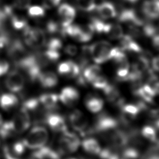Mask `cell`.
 <instances>
[{
    "label": "cell",
    "instance_id": "obj_1",
    "mask_svg": "<svg viewBox=\"0 0 159 159\" xmlns=\"http://www.w3.org/2000/svg\"><path fill=\"white\" fill-rule=\"evenodd\" d=\"M120 126L118 119L107 112L99 113L94 119V123L89 126V135L107 134Z\"/></svg>",
    "mask_w": 159,
    "mask_h": 159
},
{
    "label": "cell",
    "instance_id": "obj_2",
    "mask_svg": "<svg viewBox=\"0 0 159 159\" xmlns=\"http://www.w3.org/2000/svg\"><path fill=\"white\" fill-rule=\"evenodd\" d=\"M48 137L47 129L39 124L32 127L22 140L26 148L35 150L45 145Z\"/></svg>",
    "mask_w": 159,
    "mask_h": 159
},
{
    "label": "cell",
    "instance_id": "obj_3",
    "mask_svg": "<svg viewBox=\"0 0 159 159\" xmlns=\"http://www.w3.org/2000/svg\"><path fill=\"white\" fill-rule=\"evenodd\" d=\"M89 48L91 58L96 64L104 63L112 58L114 47L107 41L94 42L89 45Z\"/></svg>",
    "mask_w": 159,
    "mask_h": 159
},
{
    "label": "cell",
    "instance_id": "obj_4",
    "mask_svg": "<svg viewBox=\"0 0 159 159\" xmlns=\"http://www.w3.org/2000/svg\"><path fill=\"white\" fill-rule=\"evenodd\" d=\"M81 145L78 135L68 130L61 134L57 142V151L61 155L70 154L77 151Z\"/></svg>",
    "mask_w": 159,
    "mask_h": 159
},
{
    "label": "cell",
    "instance_id": "obj_5",
    "mask_svg": "<svg viewBox=\"0 0 159 159\" xmlns=\"http://www.w3.org/2000/svg\"><path fill=\"white\" fill-rule=\"evenodd\" d=\"M23 37L25 43L34 49L43 47L47 42L45 32L39 27H31L28 25L23 30Z\"/></svg>",
    "mask_w": 159,
    "mask_h": 159
},
{
    "label": "cell",
    "instance_id": "obj_6",
    "mask_svg": "<svg viewBox=\"0 0 159 159\" xmlns=\"http://www.w3.org/2000/svg\"><path fill=\"white\" fill-rule=\"evenodd\" d=\"M116 16L119 22L129 25L142 26L147 22V19L142 12L134 8L122 9L119 13H117Z\"/></svg>",
    "mask_w": 159,
    "mask_h": 159
},
{
    "label": "cell",
    "instance_id": "obj_7",
    "mask_svg": "<svg viewBox=\"0 0 159 159\" xmlns=\"http://www.w3.org/2000/svg\"><path fill=\"white\" fill-rule=\"evenodd\" d=\"M70 126L81 136L86 137L89 127V120L84 114L79 109L73 110L68 116Z\"/></svg>",
    "mask_w": 159,
    "mask_h": 159
},
{
    "label": "cell",
    "instance_id": "obj_8",
    "mask_svg": "<svg viewBox=\"0 0 159 159\" xmlns=\"http://www.w3.org/2000/svg\"><path fill=\"white\" fill-rule=\"evenodd\" d=\"M43 124H45L49 129L52 131L57 133H63L68 130V126L65 117L56 112H47L44 119Z\"/></svg>",
    "mask_w": 159,
    "mask_h": 159
},
{
    "label": "cell",
    "instance_id": "obj_9",
    "mask_svg": "<svg viewBox=\"0 0 159 159\" xmlns=\"http://www.w3.org/2000/svg\"><path fill=\"white\" fill-rule=\"evenodd\" d=\"M28 54L24 43L18 39L11 40L7 45V55L14 65L19 63Z\"/></svg>",
    "mask_w": 159,
    "mask_h": 159
},
{
    "label": "cell",
    "instance_id": "obj_10",
    "mask_svg": "<svg viewBox=\"0 0 159 159\" xmlns=\"http://www.w3.org/2000/svg\"><path fill=\"white\" fill-rule=\"evenodd\" d=\"M4 84L6 88L11 92L20 93L24 88V76L18 70H12L7 74L4 81Z\"/></svg>",
    "mask_w": 159,
    "mask_h": 159
},
{
    "label": "cell",
    "instance_id": "obj_11",
    "mask_svg": "<svg viewBox=\"0 0 159 159\" xmlns=\"http://www.w3.org/2000/svg\"><path fill=\"white\" fill-rule=\"evenodd\" d=\"M11 121L16 133L22 134L29 128L31 124V117L25 110L21 107L14 115Z\"/></svg>",
    "mask_w": 159,
    "mask_h": 159
},
{
    "label": "cell",
    "instance_id": "obj_12",
    "mask_svg": "<svg viewBox=\"0 0 159 159\" xmlns=\"http://www.w3.org/2000/svg\"><path fill=\"white\" fill-rule=\"evenodd\" d=\"M57 71L60 75L69 79H75L81 73L79 65L73 60H66L60 63Z\"/></svg>",
    "mask_w": 159,
    "mask_h": 159
},
{
    "label": "cell",
    "instance_id": "obj_13",
    "mask_svg": "<svg viewBox=\"0 0 159 159\" xmlns=\"http://www.w3.org/2000/svg\"><path fill=\"white\" fill-rule=\"evenodd\" d=\"M59 101L67 107L75 106L80 99L78 90L73 86H66L62 88L58 94Z\"/></svg>",
    "mask_w": 159,
    "mask_h": 159
},
{
    "label": "cell",
    "instance_id": "obj_14",
    "mask_svg": "<svg viewBox=\"0 0 159 159\" xmlns=\"http://www.w3.org/2000/svg\"><path fill=\"white\" fill-rule=\"evenodd\" d=\"M60 24L62 27H65L72 23L76 16V10L74 7L67 3H63L57 11Z\"/></svg>",
    "mask_w": 159,
    "mask_h": 159
},
{
    "label": "cell",
    "instance_id": "obj_15",
    "mask_svg": "<svg viewBox=\"0 0 159 159\" xmlns=\"http://www.w3.org/2000/svg\"><path fill=\"white\" fill-rule=\"evenodd\" d=\"M119 47L125 53L139 55L143 51L141 46L129 34L123 35L120 39V44Z\"/></svg>",
    "mask_w": 159,
    "mask_h": 159
},
{
    "label": "cell",
    "instance_id": "obj_16",
    "mask_svg": "<svg viewBox=\"0 0 159 159\" xmlns=\"http://www.w3.org/2000/svg\"><path fill=\"white\" fill-rule=\"evenodd\" d=\"M107 100L116 107H120L124 103V98L122 97L119 88L113 84H109L102 90Z\"/></svg>",
    "mask_w": 159,
    "mask_h": 159
},
{
    "label": "cell",
    "instance_id": "obj_17",
    "mask_svg": "<svg viewBox=\"0 0 159 159\" xmlns=\"http://www.w3.org/2000/svg\"><path fill=\"white\" fill-rule=\"evenodd\" d=\"M141 12L147 19L159 18V0H145L142 6Z\"/></svg>",
    "mask_w": 159,
    "mask_h": 159
},
{
    "label": "cell",
    "instance_id": "obj_18",
    "mask_svg": "<svg viewBox=\"0 0 159 159\" xmlns=\"http://www.w3.org/2000/svg\"><path fill=\"white\" fill-rule=\"evenodd\" d=\"M39 98L42 107L48 112H53L58 107V94L48 93L41 94Z\"/></svg>",
    "mask_w": 159,
    "mask_h": 159
},
{
    "label": "cell",
    "instance_id": "obj_19",
    "mask_svg": "<svg viewBox=\"0 0 159 159\" xmlns=\"http://www.w3.org/2000/svg\"><path fill=\"white\" fill-rule=\"evenodd\" d=\"M32 157L35 159H61V155L57 150L46 145L35 149Z\"/></svg>",
    "mask_w": 159,
    "mask_h": 159
},
{
    "label": "cell",
    "instance_id": "obj_20",
    "mask_svg": "<svg viewBox=\"0 0 159 159\" xmlns=\"http://www.w3.org/2000/svg\"><path fill=\"white\" fill-rule=\"evenodd\" d=\"M84 105L91 112L96 114L102 111L104 102L103 99L98 95L89 94L84 98Z\"/></svg>",
    "mask_w": 159,
    "mask_h": 159
},
{
    "label": "cell",
    "instance_id": "obj_21",
    "mask_svg": "<svg viewBox=\"0 0 159 159\" xmlns=\"http://www.w3.org/2000/svg\"><path fill=\"white\" fill-rule=\"evenodd\" d=\"M37 81L42 88L49 89L56 86L58 83V78L55 73L52 71H42Z\"/></svg>",
    "mask_w": 159,
    "mask_h": 159
},
{
    "label": "cell",
    "instance_id": "obj_22",
    "mask_svg": "<svg viewBox=\"0 0 159 159\" xmlns=\"http://www.w3.org/2000/svg\"><path fill=\"white\" fill-rule=\"evenodd\" d=\"M81 145L86 153L93 155H98L102 149L98 140L91 137L84 138L81 142Z\"/></svg>",
    "mask_w": 159,
    "mask_h": 159
},
{
    "label": "cell",
    "instance_id": "obj_23",
    "mask_svg": "<svg viewBox=\"0 0 159 159\" xmlns=\"http://www.w3.org/2000/svg\"><path fill=\"white\" fill-rule=\"evenodd\" d=\"M99 16L102 19H111L117 16V10L114 5L111 2H103L96 9Z\"/></svg>",
    "mask_w": 159,
    "mask_h": 159
},
{
    "label": "cell",
    "instance_id": "obj_24",
    "mask_svg": "<svg viewBox=\"0 0 159 159\" xmlns=\"http://www.w3.org/2000/svg\"><path fill=\"white\" fill-rule=\"evenodd\" d=\"M19 104L18 98L12 93H5L0 97V106L5 111H11Z\"/></svg>",
    "mask_w": 159,
    "mask_h": 159
},
{
    "label": "cell",
    "instance_id": "obj_25",
    "mask_svg": "<svg viewBox=\"0 0 159 159\" xmlns=\"http://www.w3.org/2000/svg\"><path fill=\"white\" fill-rule=\"evenodd\" d=\"M103 34L106 35L111 40L120 39L124 35L121 25L117 24L106 22Z\"/></svg>",
    "mask_w": 159,
    "mask_h": 159
},
{
    "label": "cell",
    "instance_id": "obj_26",
    "mask_svg": "<svg viewBox=\"0 0 159 159\" xmlns=\"http://www.w3.org/2000/svg\"><path fill=\"white\" fill-rule=\"evenodd\" d=\"M102 73L101 68L98 64H91L86 66L82 71L81 75L85 81L89 83L94 78Z\"/></svg>",
    "mask_w": 159,
    "mask_h": 159
},
{
    "label": "cell",
    "instance_id": "obj_27",
    "mask_svg": "<svg viewBox=\"0 0 159 159\" xmlns=\"http://www.w3.org/2000/svg\"><path fill=\"white\" fill-rule=\"evenodd\" d=\"M17 134L14 129L12 122L11 120L2 122L0 124V139L7 140Z\"/></svg>",
    "mask_w": 159,
    "mask_h": 159
},
{
    "label": "cell",
    "instance_id": "obj_28",
    "mask_svg": "<svg viewBox=\"0 0 159 159\" xmlns=\"http://www.w3.org/2000/svg\"><path fill=\"white\" fill-rule=\"evenodd\" d=\"M140 135L143 138L147 139L152 143L155 142L158 138V132L156 128L150 125L143 126L140 130Z\"/></svg>",
    "mask_w": 159,
    "mask_h": 159
},
{
    "label": "cell",
    "instance_id": "obj_29",
    "mask_svg": "<svg viewBox=\"0 0 159 159\" xmlns=\"http://www.w3.org/2000/svg\"><path fill=\"white\" fill-rule=\"evenodd\" d=\"M11 23L12 27L16 30H24L26 27L28 26L27 21L23 16L12 14L10 18Z\"/></svg>",
    "mask_w": 159,
    "mask_h": 159
},
{
    "label": "cell",
    "instance_id": "obj_30",
    "mask_svg": "<svg viewBox=\"0 0 159 159\" xmlns=\"http://www.w3.org/2000/svg\"><path fill=\"white\" fill-rule=\"evenodd\" d=\"M76 4L81 11L90 12L96 9L94 0H75Z\"/></svg>",
    "mask_w": 159,
    "mask_h": 159
},
{
    "label": "cell",
    "instance_id": "obj_31",
    "mask_svg": "<svg viewBox=\"0 0 159 159\" xmlns=\"http://www.w3.org/2000/svg\"><path fill=\"white\" fill-rule=\"evenodd\" d=\"M89 83L94 88L102 91L109 84V82L107 78L101 73Z\"/></svg>",
    "mask_w": 159,
    "mask_h": 159
},
{
    "label": "cell",
    "instance_id": "obj_32",
    "mask_svg": "<svg viewBox=\"0 0 159 159\" xmlns=\"http://www.w3.org/2000/svg\"><path fill=\"white\" fill-rule=\"evenodd\" d=\"M142 27V34L145 37L152 38L159 33L158 28L152 23L146 22Z\"/></svg>",
    "mask_w": 159,
    "mask_h": 159
},
{
    "label": "cell",
    "instance_id": "obj_33",
    "mask_svg": "<svg viewBox=\"0 0 159 159\" xmlns=\"http://www.w3.org/2000/svg\"><path fill=\"white\" fill-rule=\"evenodd\" d=\"M62 28L60 22H57L53 20H48L45 25L46 32L51 35L59 34L61 35Z\"/></svg>",
    "mask_w": 159,
    "mask_h": 159
},
{
    "label": "cell",
    "instance_id": "obj_34",
    "mask_svg": "<svg viewBox=\"0 0 159 159\" xmlns=\"http://www.w3.org/2000/svg\"><path fill=\"white\" fill-rule=\"evenodd\" d=\"M2 153L4 159H20V157L14 152L10 143H6L2 147Z\"/></svg>",
    "mask_w": 159,
    "mask_h": 159
},
{
    "label": "cell",
    "instance_id": "obj_35",
    "mask_svg": "<svg viewBox=\"0 0 159 159\" xmlns=\"http://www.w3.org/2000/svg\"><path fill=\"white\" fill-rule=\"evenodd\" d=\"M89 23L93 26L94 32L98 34H102L104 33L106 22L102 20L97 17H92Z\"/></svg>",
    "mask_w": 159,
    "mask_h": 159
},
{
    "label": "cell",
    "instance_id": "obj_36",
    "mask_svg": "<svg viewBox=\"0 0 159 159\" xmlns=\"http://www.w3.org/2000/svg\"><path fill=\"white\" fill-rule=\"evenodd\" d=\"M45 46L47 49L59 51L63 47V42L60 39L53 37L47 41Z\"/></svg>",
    "mask_w": 159,
    "mask_h": 159
},
{
    "label": "cell",
    "instance_id": "obj_37",
    "mask_svg": "<svg viewBox=\"0 0 159 159\" xmlns=\"http://www.w3.org/2000/svg\"><path fill=\"white\" fill-rule=\"evenodd\" d=\"M45 9L43 7L39 6H30L28 8V14L32 17H42L45 16Z\"/></svg>",
    "mask_w": 159,
    "mask_h": 159
},
{
    "label": "cell",
    "instance_id": "obj_38",
    "mask_svg": "<svg viewBox=\"0 0 159 159\" xmlns=\"http://www.w3.org/2000/svg\"><path fill=\"white\" fill-rule=\"evenodd\" d=\"M10 144L14 152L20 157H21L24 153L25 149L27 148L22 140H17Z\"/></svg>",
    "mask_w": 159,
    "mask_h": 159
},
{
    "label": "cell",
    "instance_id": "obj_39",
    "mask_svg": "<svg viewBox=\"0 0 159 159\" xmlns=\"http://www.w3.org/2000/svg\"><path fill=\"white\" fill-rule=\"evenodd\" d=\"M31 0H14L13 8L17 9H26L30 7Z\"/></svg>",
    "mask_w": 159,
    "mask_h": 159
},
{
    "label": "cell",
    "instance_id": "obj_40",
    "mask_svg": "<svg viewBox=\"0 0 159 159\" xmlns=\"http://www.w3.org/2000/svg\"><path fill=\"white\" fill-rule=\"evenodd\" d=\"M78 47L73 44H68L64 48V52L69 56H75L78 53Z\"/></svg>",
    "mask_w": 159,
    "mask_h": 159
},
{
    "label": "cell",
    "instance_id": "obj_41",
    "mask_svg": "<svg viewBox=\"0 0 159 159\" xmlns=\"http://www.w3.org/2000/svg\"><path fill=\"white\" fill-rule=\"evenodd\" d=\"M61 0H42V6L44 9H50L58 6Z\"/></svg>",
    "mask_w": 159,
    "mask_h": 159
},
{
    "label": "cell",
    "instance_id": "obj_42",
    "mask_svg": "<svg viewBox=\"0 0 159 159\" xmlns=\"http://www.w3.org/2000/svg\"><path fill=\"white\" fill-rule=\"evenodd\" d=\"M9 69V62L2 58H0V76L6 74Z\"/></svg>",
    "mask_w": 159,
    "mask_h": 159
},
{
    "label": "cell",
    "instance_id": "obj_43",
    "mask_svg": "<svg viewBox=\"0 0 159 159\" xmlns=\"http://www.w3.org/2000/svg\"><path fill=\"white\" fill-rule=\"evenodd\" d=\"M152 70L155 71L159 72V55L152 58L151 61Z\"/></svg>",
    "mask_w": 159,
    "mask_h": 159
},
{
    "label": "cell",
    "instance_id": "obj_44",
    "mask_svg": "<svg viewBox=\"0 0 159 159\" xmlns=\"http://www.w3.org/2000/svg\"><path fill=\"white\" fill-rule=\"evenodd\" d=\"M152 43L153 47L159 50V33L152 37Z\"/></svg>",
    "mask_w": 159,
    "mask_h": 159
},
{
    "label": "cell",
    "instance_id": "obj_45",
    "mask_svg": "<svg viewBox=\"0 0 159 159\" xmlns=\"http://www.w3.org/2000/svg\"><path fill=\"white\" fill-rule=\"evenodd\" d=\"M140 0H124V2H127V3H129V4H136Z\"/></svg>",
    "mask_w": 159,
    "mask_h": 159
},
{
    "label": "cell",
    "instance_id": "obj_46",
    "mask_svg": "<svg viewBox=\"0 0 159 159\" xmlns=\"http://www.w3.org/2000/svg\"><path fill=\"white\" fill-rule=\"evenodd\" d=\"M155 125L156 126V127H157V129H159V120H158V122H157L155 124Z\"/></svg>",
    "mask_w": 159,
    "mask_h": 159
},
{
    "label": "cell",
    "instance_id": "obj_47",
    "mask_svg": "<svg viewBox=\"0 0 159 159\" xmlns=\"http://www.w3.org/2000/svg\"><path fill=\"white\" fill-rule=\"evenodd\" d=\"M2 116L0 114V124L2 122Z\"/></svg>",
    "mask_w": 159,
    "mask_h": 159
},
{
    "label": "cell",
    "instance_id": "obj_48",
    "mask_svg": "<svg viewBox=\"0 0 159 159\" xmlns=\"http://www.w3.org/2000/svg\"><path fill=\"white\" fill-rule=\"evenodd\" d=\"M66 159H78V158H74V157H70V158H66Z\"/></svg>",
    "mask_w": 159,
    "mask_h": 159
},
{
    "label": "cell",
    "instance_id": "obj_49",
    "mask_svg": "<svg viewBox=\"0 0 159 159\" xmlns=\"http://www.w3.org/2000/svg\"><path fill=\"white\" fill-rule=\"evenodd\" d=\"M31 159H35V158H31Z\"/></svg>",
    "mask_w": 159,
    "mask_h": 159
}]
</instances>
